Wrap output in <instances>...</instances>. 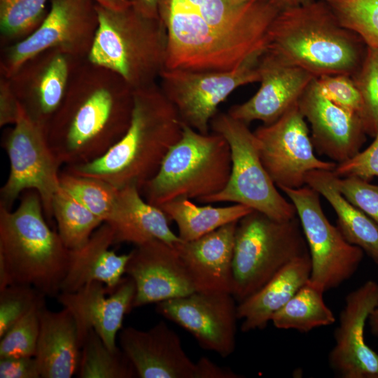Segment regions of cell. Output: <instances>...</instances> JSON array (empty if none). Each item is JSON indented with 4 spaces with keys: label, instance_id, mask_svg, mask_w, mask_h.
<instances>
[{
    "label": "cell",
    "instance_id": "obj_1",
    "mask_svg": "<svg viewBox=\"0 0 378 378\" xmlns=\"http://www.w3.org/2000/svg\"><path fill=\"white\" fill-rule=\"evenodd\" d=\"M133 105L134 90L119 75L86 59L46 129L48 142L62 164L92 161L124 135Z\"/></svg>",
    "mask_w": 378,
    "mask_h": 378
},
{
    "label": "cell",
    "instance_id": "obj_2",
    "mask_svg": "<svg viewBox=\"0 0 378 378\" xmlns=\"http://www.w3.org/2000/svg\"><path fill=\"white\" fill-rule=\"evenodd\" d=\"M182 121L156 83L134 90V105L124 135L101 157L66 166L73 174L104 180L118 188L140 190L158 172L169 149L179 140Z\"/></svg>",
    "mask_w": 378,
    "mask_h": 378
},
{
    "label": "cell",
    "instance_id": "obj_3",
    "mask_svg": "<svg viewBox=\"0 0 378 378\" xmlns=\"http://www.w3.org/2000/svg\"><path fill=\"white\" fill-rule=\"evenodd\" d=\"M367 46L343 27L323 0L280 10L268 33L265 52L280 62L302 69L314 77L353 76Z\"/></svg>",
    "mask_w": 378,
    "mask_h": 378
},
{
    "label": "cell",
    "instance_id": "obj_4",
    "mask_svg": "<svg viewBox=\"0 0 378 378\" xmlns=\"http://www.w3.org/2000/svg\"><path fill=\"white\" fill-rule=\"evenodd\" d=\"M39 194L29 190L15 210L0 206V290L13 284L57 298L69 250L46 220Z\"/></svg>",
    "mask_w": 378,
    "mask_h": 378
},
{
    "label": "cell",
    "instance_id": "obj_5",
    "mask_svg": "<svg viewBox=\"0 0 378 378\" xmlns=\"http://www.w3.org/2000/svg\"><path fill=\"white\" fill-rule=\"evenodd\" d=\"M95 7L98 27L88 60L115 72L133 90L156 83L165 63L162 20L147 18L131 6L122 10Z\"/></svg>",
    "mask_w": 378,
    "mask_h": 378
},
{
    "label": "cell",
    "instance_id": "obj_6",
    "mask_svg": "<svg viewBox=\"0 0 378 378\" xmlns=\"http://www.w3.org/2000/svg\"><path fill=\"white\" fill-rule=\"evenodd\" d=\"M230 172V149L225 139L214 132L200 133L182 122L181 138L140 191L148 202L158 206L178 198L199 200L221 191Z\"/></svg>",
    "mask_w": 378,
    "mask_h": 378
},
{
    "label": "cell",
    "instance_id": "obj_7",
    "mask_svg": "<svg viewBox=\"0 0 378 378\" xmlns=\"http://www.w3.org/2000/svg\"><path fill=\"white\" fill-rule=\"evenodd\" d=\"M307 253L298 216L281 220L253 210L238 220L236 227L232 295L241 302L288 263Z\"/></svg>",
    "mask_w": 378,
    "mask_h": 378
},
{
    "label": "cell",
    "instance_id": "obj_8",
    "mask_svg": "<svg viewBox=\"0 0 378 378\" xmlns=\"http://www.w3.org/2000/svg\"><path fill=\"white\" fill-rule=\"evenodd\" d=\"M210 127L228 143L231 172L221 191L198 201L239 204L281 220L297 217L295 206L279 193L264 167L256 137L248 125L227 112L216 113L211 121Z\"/></svg>",
    "mask_w": 378,
    "mask_h": 378
},
{
    "label": "cell",
    "instance_id": "obj_9",
    "mask_svg": "<svg viewBox=\"0 0 378 378\" xmlns=\"http://www.w3.org/2000/svg\"><path fill=\"white\" fill-rule=\"evenodd\" d=\"M2 146L9 160L10 171L0 190V206L12 209L20 195L34 190L41 197L46 217L51 220L52 202L60 188L62 164L52 150L45 130L22 109L17 122L4 134Z\"/></svg>",
    "mask_w": 378,
    "mask_h": 378
},
{
    "label": "cell",
    "instance_id": "obj_10",
    "mask_svg": "<svg viewBox=\"0 0 378 378\" xmlns=\"http://www.w3.org/2000/svg\"><path fill=\"white\" fill-rule=\"evenodd\" d=\"M265 50L230 71L164 69L160 86L183 123L200 133L209 134L218 106L239 87L260 82L259 63Z\"/></svg>",
    "mask_w": 378,
    "mask_h": 378
},
{
    "label": "cell",
    "instance_id": "obj_11",
    "mask_svg": "<svg viewBox=\"0 0 378 378\" xmlns=\"http://www.w3.org/2000/svg\"><path fill=\"white\" fill-rule=\"evenodd\" d=\"M295 207L311 260L309 280L326 292L349 280L358 269L364 252L349 244L326 216L320 194L309 187L281 189Z\"/></svg>",
    "mask_w": 378,
    "mask_h": 378
},
{
    "label": "cell",
    "instance_id": "obj_12",
    "mask_svg": "<svg viewBox=\"0 0 378 378\" xmlns=\"http://www.w3.org/2000/svg\"><path fill=\"white\" fill-rule=\"evenodd\" d=\"M97 27L92 1L50 0L46 18L33 33L1 48L0 76L10 77L26 60L49 49L87 58Z\"/></svg>",
    "mask_w": 378,
    "mask_h": 378
},
{
    "label": "cell",
    "instance_id": "obj_13",
    "mask_svg": "<svg viewBox=\"0 0 378 378\" xmlns=\"http://www.w3.org/2000/svg\"><path fill=\"white\" fill-rule=\"evenodd\" d=\"M305 120L296 104L273 123L253 132L262 163L280 190L301 188L309 172L333 171L337 165L315 155Z\"/></svg>",
    "mask_w": 378,
    "mask_h": 378
},
{
    "label": "cell",
    "instance_id": "obj_14",
    "mask_svg": "<svg viewBox=\"0 0 378 378\" xmlns=\"http://www.w3.org/2000/svg\"><path fill=\"white\" fill-rule=\"evenodd\" d=\"M86 59L49 49L26 60L8 77L22 111L45 132L65 97L74 74Z\"/></svg>",
    "mask_w": 378,
    "mask_h": 378
},
{
    "label": "cell",
    "instance_id": "obj_15",
    "mask_svg": "<svg viewBox=\"0 0 378 378\" xmlns=\"http://www.w3.org/2000/svg\"><path fill=\"white\" fill-rule=\"evenodd\" d=\"M237 302L230 293L193 292L156 304V312L223 358L236 348Z\"/></svg>",
    "mask_w": 378,
    "mask_h": 378
},
{
    "label": "cell",
    "instance_id": "obj_16",
    "mask_svg": "<svg viewBox=\"0 0 378 378\" xmlns=\"http://www.w3.org/2000/svg\"><path fill=\"white\" fill-rule=\"evenodd\" d=\"M120 348L139 378H207L208 358L193 362L178 335L163 321L147 330L122 328Z\"/></svg>",
    "mask_w": 378,
    "mask_h": 378
},
{
    "label": "cell",
    "instance_id": "obj_17",
    "mask_svg": "<svg viewBox=\"0 0 378 378\" xmlns=\"http://www.w3.org/2000/svg\"><path fill=\"white\" fill-rule=\"evenodd\" d=\"M377 300L378 284L373 280L345 297L328 354V364L340 377L378 378V354L365 340V324Z\"/></svg>",
    "mask_w": 378,
    "mask_h": 378
},
{
    "label": "cell",
    "instance_id": "obj_18",
    "mask_svg": "<svg viewBox=\"0 0 378 378\" xmlns=\"http://www.w3.org/2000/svg\"><path fill=\"white\" fill-rule=\"evenodd\" d=\"M136 294L134 281L123 277L111 291L102 282H90L71 293L61 292L58 302L74 315L80 346L90 330H94L111 349L115 350L116 337L122 328L124 316L133 308Z\"/></svg>",
    "mask_w": 378,
    "mask_h": 378
},
{
    "label": "cell",
    "instance_id": "obj_19",
    "mask_svg": "<svg viewBox=\"0 0 378 378\" xmlns=\"http://www.w3.org/2000/svg\"><path fill=\"white\" fill-rule=\"evenodd\" d=\"M125 274L135 284L133 308L195 292L175 248L153 239L130 252Z\"/></svg>",
    "mask_w": 378,
    "mask_h": 378
},
{
    "label": "cell",
    "instance_id": "obj_20",
    "mask_svg": "<svg viewBox=\"0 0 378 378\" xmlns=\"http://www.w3.org/2000/svg\"><path fill=\"white\" fill-rule=\"evenodd\" d=\"M298 107L312 129L314 147L337 164L359 151L367 134L361 118L327 99L319 90L316 78L298 100Z\"/></svg>",
    "mask_w": 378,
    "mask_h": 378
},
{
    "label": "cell",
    "instance_id": "obj_21",
    "mask_svg": "<svg viewBox=\"0 0 378 378\" xmlns=\"http://www.w3.org/2000/svg\"><path fill=\"white\" fill-rule=\"evenodd\" d=\"M260 87L248 100L232 106L227 113L247 125L260 120L270 125L298 104L316 78L308 71L280 62L265 50L259 63Z\"/></svg>",
    "mask_w": 378,
    "mask_h": 378
},
{
    "label": "cell",
    "instance_id": "obj_22",
    "mask_svg": "<svg viewBox=\"0 0 378 378\" xmlns=\"http://www.w3.org/2000/svg\"><path fill=\"white\" fill-rule=\"evenodd\" d=\"M237 221L200 238L176 244L175 248L195 290L232 292V258Z\"/></svg>",
    "mask_w": 378,
    "mask_h": 378
},
{
    "label": "cell",
    "instance_id": "obj_23",
    "mask_svg": "<svg viewBox=\"0 0 378 378\" xmlns=\"http://www.w3.org/2000/svg\"><path fill=\"white\" fill-rule=\"evenodd\" d=\"M114 232L103 223L80 248L69 250V264L60 293L74 292L95 281L112 291L122 279L130 253L117 254L110 247L115 244Z\"/></svg>",
    "mask_w": 378,
    "mask_h": 378
},
{
    "label": "cell",
    "instance_id": "obj_24",
    "mask_svg": "<svg viewBox=\"0 0 378 378\" xmlns=\"http://www.w3.org/2000/svg\"><path fill=\"white\" fill-rule=\"evenodd\" d=\"M169 218L158 206L148 202L134 186L119 188L112 213L106 222L112 228L115 244L135 246L153 239L174 246L182 241L170 228Z\"/></svg>",
    "mask_w": 378,
    "mask_h": 378
},
{
    "label": "cell",
    "instance_id": "obj_25",
    "mask_svg": "<svg viewBox=\"0 0 378 378\" xmlns=\"http://www.w3.org/2000/svg\"><path fill=\"white\" fill-rule=\"evenodd\" d=\"M78 326L66 308L40 314V330L34 358L42 378H71L76 374L80 354Z\"/></svg>",
    "mask_w": 378,
    "mask_h": 378
},
{
    "label": "cell",
    "instance_id": "obj_26",
    "mask_svg": "<svg viewBox=\"0 0 378 378\" xmlns=\"http://www.w3.org/2000/svg\"><path fill=\"white\" fill-rule=\"evenodd\" d=\"M309 253L285 265L261 288L238 303L237 315L241 330L248 332L262 330L272 316L284 306L309 280L311 274Z\"/></svg>",
    "mask_w": 378,
    "mask_h": 378
},
{
    "label": "cell",
    "instance_id": "obj_27",
    "mask_svg": "<svg viewBox=\"0 0 378 378\" xmlns=\"http://www.w3.org/2000/svg\"><path fill=\"white\" fill-rule=\"evenodd\" d=\"M305 183L333 208L337 216V227L344 239L361 248L378 265V224L342 195L332 171H310L305 176Z\"/></svg>",
    "mask_w": 378,
    "mask_h": 378
},
{
    "label": "cell",
    "instance_id": "obj_28",
    "mask_svg": "<svg viewBox=\"0 0 378 378\" xmlns=\"http://www.w3.org/2000/svg\"><path fill=\"white\" fill-rule=\"evenodd\" d=\"M176 223L183 241L200 238L226 224L237 221L253 209L235 204L226 206H200L190 199L178 198L159 206Z\"/></svg>",
    "mask_w": 378,
    "mask_h": 378
},
{
    "label": "cell",
    "instance_id": "obj_29",
    "mask_svg": "<svg viewBox=\"0 0 378 378\" xmlns=\"http://www.w3.org/2000/svg\"><path fill=\"white\" fill-rule=\"evenodd\" d=\"M324 293L323 288L309 279L272 316L271 322L278 329L295 330L301 332L332 325L335 318L324 302Z\"/></svg>",
    "mask_w": 378,
    "mask_h": 378
},
{
    "label": "cell",
    "instance_id": "obj_30",
    "mask_svg": "<svg viewBox=\"0 0 378 378\" xmlns=\"http://www.w3.org/2000/svg\"><path fill=\"white\" fill-rule=\"evenodd\" d=\"M52 214L57 232L69 250L83 246L104 223L61 187L53 197Z\"/></svg>",
    "mask_w": 378,
    "mask_h": 378
},
{
    "label": "cell",
    "instance_id": "obj_31",
    "mask_svg": "<svg viewBox=\"0 0 378 378\" xmlns=\"http://www.w3.org/2000/svg\"><path fill=\"white\" fill-rule=\"evenodd\" d=\"M76 375L79 378L137 377L132 364L121 349H109L92 329L82 344Z\"/></svg>",
    "mask_w": 378,
    "mask_h": 378
},
{
    "label": "cell",
    "instance_id": "obj_32",
    "mask_svg": "<svg viewBox=\"0 0 378 378\" xmlns=\"http://www.w3.org/2000/svg\"><path fill=\"white\" fill-rule=\"evenodd\" d=\"M50 0H0L1 48L33 33L46 18Z\"/></svg>",
    "mask_w": 378,
    "mask_h": 378
},
{
    "label": "cell",
    "instance_id": "obj_33",
    "mask_svg": "<svg viewBox=\"0 0 378 378\" xmlns=\"http://www.w3.org/2000/svg\"><path fill=\"white\" fill-rule=\"evenodd\" d=\"M60 187L104 223L109 218L113 209L119 188L94 177L61 172Z\"/></svg>",
    "mask_w": 378,
    "mask_h": 378
},
{
    "label": "cell",
    "instance_id": "obj_34",
    "mask_svg": "<svg viewBox=\"0 0 378 378\" xmlns=\"http://www.w3.org/2000/svg\"><path fill=\"white\" fill-rule=\"evenodd\" d=\"M340 23L378 49V0H323Z\"/></svg>",
    "mask_w": 378,
    "mask_h": 378
},
{
    "label": "cell",
    "instance_id": "obj_35",
    "mask_svg": "<svg viewBox=\"0 0 378 378\" xmlns=\"http://www.w3.org/2000/svg\"><path fill=\"white\" fill-rule=\"evenodd\" d=\"M352 78L362 99L361 120L365 132L374 136L378 132L377 48L367 46L363 63Z\"/></svg>",
    "mask_w": 378,
    "mask_h": 378
},
{
    "label": "cell",
    "instance_id": "obj_36",
    "mask_svg": "<svg viewBox=\"0 0 378 378\" xmlns=\"http://www.w3.org/2000/svg\"><path fill=\"white\" fill-rule=\"evenodd\" d=\"M45 302L34 306L0 337V358L34 356Z\"/></svg>",
    "mask_w": 378,
    "mask_h": 378
},
{
    "label": "cell",
    "instance_id": "obj_37",
    "mask_svg": "<svg viewBox=\"0 0 378 378\" xmlns=\"http://www.w3.org/2000/svg\"><path fill=\"white\" fill-rule=\"evenodd\" d=\"M46 296L34 286L13 284L0 290V337Z\"/></svg>",
    "mask_w": 378,
    "mask_h": 378
},
{
    "label": "cell",
    "instance_id": "obj_38",
    "mask_svg": "<svg viewBox=\"0 0 378 378\" xmlns=\"http://www.w3.org/2000/svg\"><path fill=\"white\" fill-rule=\"evenodd\" d=\"M316 81L320 92L327 99L361 118L362 99L351 76L323 75L316 78Z\"/></svg>",
    "mask_w": 378,
    "mask_h": 378
},
{
    "label": "cell",
    "instance_id": "obj_39",
    "mask_svg": "<svg viewBox=\"0 0 378 378\" xmlns=\"http://www.w3.org/2000/svg\"><path fill=\"white\" fill-rule=\"evenodd\" d=\"M342 195L378 224V185L356 176H336Z\"/></svg>",
    "mask_w": 378,
    "mask_h": 378
},
{
    "label": "cell",
    "instance_id": "obj_40",
    "mask_svg": "<svg viewBox=\"0 0 378 378\" xmlns=\"http://www.w3.org/2000/svg\"><path fill=\"white\" fill-rule=\"evenodd\" d=\"M373 142L351 159L337 164L333 174L337 177L356 176L369 181L378 176V132Z\"/></svg>",
    "mask_w": 378,
    "mask_h": 378
},
{
    "label": "cell",
    "instance_id": "obj_41",
    "mask_svg": "<svg viewBox=\"0 0 378 378\" xmlns=\"http://www.w3.org/2000/svg\"><path fill=\"white\" fill-rule=\"evenodd\" d=\"M1 378L41 377L34 356H11L0 358Z\"/></svg>",
    "mask_w": 378,
    "mask_h": 378
},
{
    "label": "cell",
    "instance_id": "obj_42",
    "mask_svg": "<svg viewBox=\"0 0 378 378\" xmlns=\"http://www.w3.org/2000/svg\"><path fill=\"white\" fill-rule=\"evenodd\" d=\"M22 108L8 77L0 76V127L13 125Z\"/></svg>",
    "mask_w": 378,
    "mask_h": 378
},
{
    "label": "cell",
    "instance_id": "obj_43",
    "mask_svg": "<svg viewBox=\"0 0 378 378\" xmlns=\"http://www.w3.org/2000/svg\"><path fill=\"white\" fill-rule=\"evenodd\" d=\"M164 0H129L130 6L141 15L160 19V10Z\"/></svg>",
    "mask_w": 378,
    "mask_h": 378
},
{
    "label": "cell",
    "instance_id": "obj_44",
    "mask_svg": "<svg viewBox=\"0 0 378 378\" xmlns=\"http://www.w3.org/2000/svg\"><path fill=\"white\" fill-rule=\"evenodd\" d=\"M103 7L113 10H122L130 6L129 0H91Z\"/></svg>",
    "mask_w": 378,
    "mask_h": 378
},
{
    "label": "cell",
    "instance_id": "obj_45",
    "mask_svg": "<svg viewBox=\"0 0 378 378\" xmlns=\"http://www.w3.org/2000/svg\"><path fill=\"white\" fill-rule=\"evenodd\" d=\"M272 2L280 9H285L306 5L315 0H272Z\"/></svg>",
    "mask_w": 378,
    "mask_h": 378
},
{
    "label": "cell",
    "instance_id": "obj_46",
    "mask_svg": "<svg viewBox=\"0 0 378 378\" xmlns=\"http://www.w3.org/2000/svg\"><path fill=\"white\" fill-rule=\"evenodd\" d=\"M368 321L372 334L374 337H378V300L377 305L370 313Z\"/></svg>",
    "mask_w": 378,
    "mask_h": 378
},
{
    "label": "cell",
    "instance_id": "obj_47",
    "mask_svg": "<svg viewBox=\"0 0 378 378\" xmlns=\"http://www.w3.org/2000/svg\"><path fill=\"white\" fill-rule=\"evenodd\" d=\"M197 9L204 5L208 0H172Z\"/></svg>",
    "mask_w": 378,
    "mask_h": 378
}]
</instances>
